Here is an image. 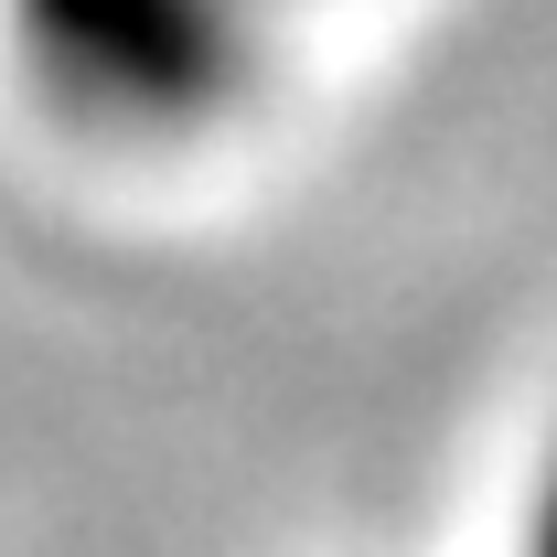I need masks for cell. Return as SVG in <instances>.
<instances>
[{"instance_id":"6da1fadb","label":"cell","mask_w":557,"mask_h":557,"mask_svg":"<svg viewBox=\"0 0 557 557\" xmlns=\"http://www.w3.org/2000/svg\"><path fill=\"white\" fill-rule=\"evenodd\" d=\"M278 0H0L11 75L86 139L194 150L225 139L289 65Z\"/></svg>"},{"instance_id":"7a4b0ae2","label":"cell","mask_w":557,"mask_h":557,"mask_svg":"<svg viewBox=\"0 0 557 557\" xmlns=\"http://www.w3.org/2000/svg\"><path fill=\"white\" fill-rule=\"evenodd\" d=\"M515 557H557V440H547V461H536V483H525V515H515Z\"/></svg>"},{"instance_id":"3957f363","label":"cell","mask_w":557,"mask_h":557,"mask_svg":"<svg viewBox=\"0 0 557 557\" xmlns=\"http://www.w3.org/2000/svg\"><path fill=\"white\" fill-rule=\"evenodd\" d=\"M278 11H289V22H300V11H333V0H278Z\"/></svg>"}]
</instances>
